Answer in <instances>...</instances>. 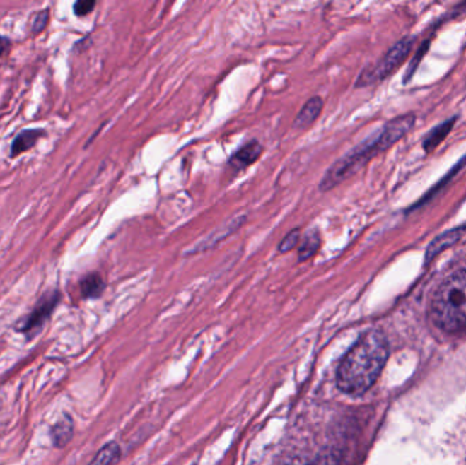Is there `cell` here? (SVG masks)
<instances>
[{
	"mask_svg": "<svg viewBox=\"0 0 466 465\" xmlns=\"http://www.w3.org/2000/svg\"><path fill=\"white\" fill-rule=\"evenodd\" d=\"M105 290V283L98 273H91L81 281V292L86 299H95Z\"/></svg>",
	"mask_w": 466,
	"mask_h": 465,
	"instance_id": "obj_12",
	"label": "cell"
},
{
	"mask_svg": "<svg viewBox=\"0 0 466 465\" xmlns=\"http://www.w3.org/2000/svg\"><path fill=\"white\" fill-rule=\"evenodd\" d=\"M320 245H322V237L317 228L307 231L305 235L300 239V243H298V261L304 262V261L313 258L320 249Z\"/></svg>",
	"mask_w": 466,
	"mask_h": 465,
	"instance_id": "obj_10",
	"label": "cell"
},
{
	"mask_svg": "<svg viewBox=\"0 0 466 465\" xmlns=\"http://www.w3.org/2000/svg\"><path fill=\"white\" fill-rule=\"evenodd\" d=\"M461 231H450V232L445 233L442 235L441 237L435 239L432 242V245L429 247V252H427V257L431 258V257H435L438 255L439 252L445 249L450 247L453 243H455L458 240V237L461 236Z\"/></svg>",
	"mask_w": 466,
	"mask_h": 465,
	"instance_id": "obj_14",
	"label": "cell"
},
{
	"mask_svg": "<svg viewBox=\"0 0 466 465\" xmlns=\"http://www.w3.org/2000/svg\"><path fill=\"white\" fill-rule=\"evenodd\" d=\"M48 20H49V13L48 10H40L38 13H36L33 16V20H32V32L33 33H40L42 32L47 25H48Z\"/></svg>",
	"mask_w": 466,
	"mask_h": 465,
	"instance_id": "obj_18",
	"label": "cell"
},
{
	"mask_svg": "<svg viewBox=\"0 0 466 465\" xmlns=\"http://www.w3.org/2000/svg\"><path fill=\"white\" fill-rule=\"evenodd\" d=\"M44 130H25L22 133H19L18 136L14 138L13 145H11V157H17L21 153H25L26 151L32 149L38 139L44 136Z\"/></svg>",
	"mask_w": 466,
	"mask_h": 465,
	"instance_id": "obj_11",
	"label": "cell"
},
{
	"mask_svg": "<svg viewBox=\"0 0 466 465\" xmlns=\"http://www.w3.org/2000/svg\"><path fill=\"white\" fill-rule=\"evenodd\" d=\"M410 47H412V41L408 39L397 42L375 66L364 70L359 76L356 88H364L389 77L392 71H395V69H398V66L407 59L410 52Z\"/></svg>",
	"mask_w": 466,
	"mask_h": 465,
	"instance_id": "obj_4",
	"label": "cell"
},
{
	"mask_svg": "<svg viewBox=\"0 0 466 465\" xmlns=\"http://www.w3.org/2000/svg\"><path fill=\"white\" fill-rule=\"evenodd\" d=\"M60 300V292L49 291L44 293L35 309L30 311L25 318H22L17 325V330L25 334L29 340L35 339L44 328V325L49 321L51 315L57 309Z\"/></svg>",
	"mask_w": 466,
	"mask_h": 465,
	"instance_id": "obj_5",
	"label": "cell"
},
{
	"mask_svg": "<svg viewBox=\"0 0 466 465\" xmlns=\"http://www.w3.org/2000/svg\"><path fill=\"white\" fill-rule=\"evenodd\" d=\"M414 123V117H404L395 119L386 124L379 133L370 136L352 151L338 158L325 172L319 182V192L326 193L333 190L339 183L356 174L373 155L389 149L400 138L408 133Z\"/></svg>",
	"mask_w": 466,
	"mask_h": 465,
	"instance_id": "obj_2",
	"label": "cell"
},
{
	"mask_svg": "<svg viewBox=\"0 0 466 465\" xmlns=\"http://www.w3.org/2000/svg\"><path fill=\"white\" fill-rule=\"evenodd\" d=\"M453 123H454L453 120H451V122H446V123H442V124H439L436 129H433V130L429 133L427 138L424 139V143H423L427 152L432 151L433 148H436V146L443 141V138L448 136V130L451 129Z\"/></svg>",
	"mask_w": 466,
	"mask_h": 465,
	"instance_id": "obj_15",
	"label": "cell"
},
{
	"mask_svg": "<svg viewBox=\"0 0 466 465\" xmlns=\"http://www.w3.org/2000/svg\"><path fill=\"white\" fill-rule=\"evenodd\" d=\"M73 437H74V422L67 413H64L63 418L57 420L51 430L52 445L57 449H62L73 440Z\"/></svg>",
	"mask_w": 466,
	"mask_h": 465,
	"instance_id": "obj_9",
	"label": "cell"
},
{
	"mask_svg": "<svg viewBox=\"0 0 466 465\" xmlns=\"http://www.w3.org/2000/svg\"><path fill=\"white\" fill-rule=\"evenodd\" d=\"M431 315L436 326L457 331L466 326V271L450 274L436 288L431 302Z\"/></svg>",
	"mask_w": 466,
	"mask_h": 465,
	"instance_id": "obj_3",
	"label": "cell"
},
{
	"mask_svg": "<svg viewBox=\"0 0 466 465\" xmlns=\"http://www.w3.org/2000/svg\"><path fill=\"white\" fill-rule=\"evenodd\" d=\"M245 221H247V216L245 214L235 216V217L229 218L228 221H225L221 227L216 228L213 232L209 233L204 239H201L198 243H195L191 249H188L185 252V255L190 257V255H195V254L209 252V250L217 247L226 237H229L231 235L238 232L242 228V225Z\"/></svg>",
	"mask_w": 466,
	"mask_h": 465,
	"instance_id": "obj_6",
	"label": "cell"
},
{
	"mask_svg": "<svg viewBox=\"0 0 466 465\" xmlns=\"http://www.w3.org/2000/svg\"><path fill=\"white\" fill-rule=\"evenodd\" d=\"M262 152H263V146L261 143L258 141H251L233 153L228 161V167L232 170V172H239L242 170H245L247 167L252 165L255 161H258Z\"/></svg>",
	"mask_w": 466,
	"mask_h": 465,
	"instance_id": "obj_7",
	"label": "cell"
},
{
	"mask_svg": "<svg viewBox=\"0 0 466 465\" xmlns=\"http://www.w3.org/2000/svg\"><path fill=\"white\" fill-rule=\"evenodd\" d=\"M10 45H11L10 40L4 36H0V57H3L10 49Z\"/></svg>",
	"mask_w": 466,
	"mask_h": 465,
	"instance_id": "obj_20",
	"label": "cell"
},
{
	"mask_svg": "<svg viewBox=\"0 0 466 465\" xmlns=\"http://www.w3.org/2000/svg\"><path fill=\"white\" fill-rule=\"evenodd\" d=\"M388 359V343L379 331H368L346 353L337 371L338 388L361 394L373 387Z\"/></svg>",
	"mask_w": 466,
	"mask_h": 465,
	"instance_id": "obj_1",
	"label": "cell"
},
{
	"mask_svg": "<svg viewBox=\"0 0 466 465\" xmlns=\"http://www.w3.org/2000/svg\"><path fill=\"white\" fill-rule=\"evenodd\" d=\"M120 456V449L117 444L111 442L104 446L92 460L91 465H113Z\"/></svg>",
	"mask_w": 466,
	"mask_h": 465,
	"instance_id": "obj_13",
	"label": "cell"
},
{
	"mask_svg": "<svg viewBox=\"0 0 466 465\" xmlns=\"http://www.w3.org/2000/svg\"><path fill=\"white\" fill-rule=\"evenodd\" d=\"M323 110V100L319 96H314L313 98H310L300 110L295 120H293V124H292V129L296 130V131H303L305 129H308L310 126H313L315 123L320 112Z\"/></svg>",
	"mask_w": 466,
	"mask_h": 465,
	"instance_id": "obj_8",
	"label": "cell"
},
{
	"mask_svg": "<svg viewBox=\"0 0 466 465\" xmlns=\"http://www.w3.org/2000/svg\"><path fill=\"white\" fill-rule=\"evenodd\" d=\"M300 239H301L300 230L298 228H293L291 232L286 233L284 236V239L281 240V243L279 245V252L281 254H284V252L293 250L295 247H298V245L300 243Z\"/></svg>",
	"mask_w": 466,
	"mask_h": 465,
	"instance_id": "obj_17",
	"label": "cell"
},
{
	"mask_svg": "<svg viewBox=\"0 0 466 465\" xmlns=\"http://www.w3.org/2000/svg\"><path fill=\"white\" fill-rule=\"evenodd\" d=\"M285 465H330V461L325 456L305 453L289 460Z\"/></svg>",
	"mask_w": 466,
	"mask_h": 465,
	"instance_id": "obj_16",
	"label": "cell"
},
{
	"mask_svg": "<svg viewBox=\"0 0 466 465\" xmlns=\"http://www.w3.org/2000/svg\"><path fill=\"white\" fill-rule=\"evenodd\" d=\"M94 7H95V1L93 0H79L75 3L73 10L76 17H85L93 11Z\"/></svg>",
	"mask_w": 466,
	"mask_h": 465,
	"instance_id": "obj_19",
	"label": "cell"
}]
</instances>
